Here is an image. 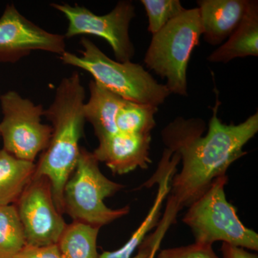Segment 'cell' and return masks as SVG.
Returning <instances> with one entry per match:
<instances>
[{
  "mask_svg": "<svg viewBox=\"0 0 258 258\" xmlns=\"http://www.w3.org/2000/svg\"><path fill=\"white\" fill-rule=\"evenodd\" d=\"M217 99L206 135L200 118H176L162 131L166 149L178 154L181 171L171 179L166 211L176 217L200 198L217 178L226 175L235 161L247 154L243 149L258 132V113L239 124H226L217 116Z\"/></svg>",
  "mask_w": 258,
  "mask_h": 258,
  "instance_id": "1",
  "label": "cell"
},
{
  "mask_svg": "<svg viewBox=\"0 0 258 258\" xmlns=\"http://www.w3.org/2000/svg\"><path fill=\"white\" fill-rule=\"evenodd\" d=\"M85 99L86 91L81 77L74 72L60 81L53 101L44 111V116L52 123V135L36 164L34 176H45L50 181L54 203L61 214L64 186L74 171L81 152L79 142L86 122Z\"/></svg>",
  "mask_w": 258,
  "mask_h": 258,
  "instance_id": "2",
  "label": "cell"
},
{
  "mask_svg": "<svg viewBox=\"0 0 258 258\" xmlns=\"http://www.w3.org/2000/svg\"><path fill=\"white\" fill-rule=\"evenodd\" d=\"M80 44L83 47L81 56L66 51L60 60L87 71L93 81L108 91L126 101L157 108L170 96L166 85L158 83L141 64L112 60L86 37Z\"/></svg>",
  "mask_w": 258,
  "mask_h": 258,
  "instance_id": "3",
  "label": "cell"
},
{
  "mask_svg": "<svg viewBox=\"0 0 258 258\" xmlns=\"http://www.w3.org/2000/svg\"><path fill=\"white\" fill-rule=\"evenodd\" d=\"M203 35L198 8L186 9L152 35L144 62L149 69L166 80L169 92L186 96L188 63Z\"/></svg>",
  "mask_w": 258,
  "mask_h": 258,
  "instance_id": "4",
  "label": "cell"
},
{
  "mask_svg": "<svg viewBox=\"0 0 258 258\" xmlns=\"http://www.w3.org/2000/svg\"><path fill=\"white\" fill-rule=\"evenodd\" d=\"M227 175L217 178L210 187L188 207L183 222L191 229L195 242L212 245L222 241L244 249L258 250L257 232L241 222L233 205L227 201Z\"/></svg>",
  "mask_w": 258,
  "mask_h": 258,
  "instance_id": "5",
  "label": "cell"
},
{
  "mask_svg": "<svg viewBox=\"0 0 258 258\" xmlns=\"http://www.w3.org/2000/svg\"><path fill=\"white\" fill-rule=\"evenodd\" d=\"M93 153L81 149L79 160L72 176L64 186L63 212L74 221L101 227L125 216L128 207L111 209L105 199L118 192L123 185L114 182L101 172Z\"/></svg>",
  "mask_w": 258,
  "mask_h": 258,
  "instance_id": "6",
  "label": "cell"
},
{
  "mask_svg": "<svg viewBox=\"0 0 258 258\" xmlns=\"http://www.w3.org/2000/svg\"><path fill=\"white\" fill-rule=\"evenodd\" d=\"M3 118L0 137L3 149L22 160L34 162L46 149L52 135V127L42 123L43 106L35 104L15 91L0 95Z\"/></svg>",
  "mask_w": 258,
  "mask_h": 258,
  "instance_id": "7",
  "label": "cell"
},
{
  "mask_svg": "<svg viewBox=\"0 0 258 258\" xmlns=\"http://www.w3.org/2000/svg\"><path fill=\"white\" fill-rule=\"evenodd\" d=\"M60 12L69 21L64 38L81 35L101 37L111 45L117 61H131L135 55V48L129 35V27L136 16L135 8L131 1L118 2L108 14L98 15L85 7L68 3L50 5Z\"/></svg>",
  "mask_w": 258,
  "mask_h": 258,
  "instance_id": "8",
  "label": "cell"
},
{
  "mask_svg": "<svg viewBox=\"0 0 258 258\" xmlns=\"http://www.w3.org/2000/svg\"><path fill=\"white\" fill-rule=\"evenodd\" d=\"M15 204L27 244H57L68 225L54 203L47 178L33 176Z\"/></svg>",
  "mask_w": 258,
  "mask_h": 258,
  "instance_id": "9",
  "label": "cell"
},
{
  "mask_svg": "<svg viewBox=\"0 0 258 258\" xmlns=\"http://www.w3.org/2000/svg\"><path fill=\"white\" fill-rule=\"evenodd\" d=\"M37 50L61 55L66 38L32 23L15 5H7L0 17V62L15 63Z\"/></svg>",
  "mask_w": 258,
  "mask_h": 258,
  "instance_id": "10",
  "label": "cell"
},
{
  "mask_svg": "<svg viewBox=\"0 0 258 258\" xmlns=\"http://www.w3.org/2000/svg\"><path fill=\"white\" fill-rule=\"evenodd\" d=\"M93 152L97 160L105 164L114 174H127L137 168L146 169L152 162L149 157L151 134L117 133L98 140Z\"/></svg>",
  "mask_w": 258,
  "mask_h": 258,
  "instance_id": "11",
  "label": "cell"
},
{
  "mask_svg": "<svg viewBox=\"0 0 258 258\" xmlns=\"http://www.w3.org/2000/svg\"><path fill=\"white\" fill-rule=\"evenodd\" d=\"M249 3V0L198 1L205 41L218 45L228 39L242 22Z\"/></svg>",
  "mask_w": 258,
  "mask_h": 258,
  "instance_id": "12",
  "label": "cell"
},
{
  "mask_svg": "<svg viewBox=\"0 0 258 258\" xmlns=\"http://www.w3.org/2000/svg\"><path fill=\"white\" fill-rule=\"evenodd\" d=\"M179 157L176 154H174L171 157L169 154H163L157 172L154 174V177L148 182L150 185L155 182H159V186L157 198L147 216L123 247L115 251H105L103 253L99 254V258H131L132 257L134 251L138 248L145 240L146 235L148 232L157 225L159 222L163 202L170 191L171 179L175 174L176 166L179 164Z\"/></svg>",
  "mask_w": 258,
  "mask_h": 258,
  "instance_id": "13",
  "label": "cell"
},
{
  "mask_svg": "<svg viewBox=\"0 0 258 258\" xmlns=\"http://www.w3.org/2000/svg\"><path fill=\"white\" fill-rule=\"evenodd\" d=\"M249 56H258V2L254 0H249L248 8L238 28L208 59L215 63H227L234 59Z\"/></svg>",
  "mask_w": 258,
  "mask_h": 258,
  "instance_id": "14",
  "label": "cell"
},
{
  "mask_svg": "<svg viewBox=\"0 0 258 258\" xmlns=\"http://www.w3.org/2000/svg\"><path fill=\"white\" fill-rule=\"evenodd\" d=\"M89 100L83 107L85 118L93 125L98 140L118 133L115 117L126 100L93 80L89 83Z\"/></svg>",
  "mask_w": 258,
  "mask_h": 258,
  "instance_id": "15",
  "label": "cell"
},
{
  "mask_svg": "<svg viewBox=\"0 0 258 258\" xmlns=\"http://www.w3.org/2000/svg\"><path fill=\"white\" fill-rule=\"evenodd\" d=\"M36 164L0 150V206L18 202L35 174Z\"/></svg>",
  "mask_w": 258,
  "mask_h": 258,
  "instance_id": "16",
  "label": "cell"
},
{
  "mask_svg": "<svg viewBox=\"0 0 258 258\" xmlns=\"http://www.w3.org/2000/svg\"><path fill=\"white\" fill-rule=\"evenodd\" d=\"M100 228L74 221L67 225L57 242L63 258H99L97 238Z\"/></svg>",
  "mask_w": 258,
  "mask_h": 258,
  "instance_id": "17",
  "label": "cell"
},
{
  "mask_svg": "<svg viewBox=\"0 0 258 258\" xmlns=\"http://www.w3.org/2000/svg\"><path fill=\"white\" fill-rule=\"evenodd\" d=\"M157 111V107L125 101L115 117L117 131L125 134H151L156 125L154 115Z\"/></svg>",
  "mask_w": 258,
  "mask_h": 258,
  "instance_id": "18",
  "label": "cell"
},
{
  "mask_svg": "<svg viewBox=\"0 0 258 258\" xmlns=\"http://www.w3.org/2000/svg\"><path fill=\"white\" fill-rule=\"evenodd\" d=\"M27 245L15 205L0 206V258H15Z\"/></svg>",
  "mask_w": 258,
  "mask_h": 258,
  "instance_id": "19",
  "label": "cell"
},
{
  "mask_svg": "<svg viewBox=\"0 0 258 258\" xmlns=\"http://www.w3.org/2000/svg\"><path fill=\"white\" fill-rule=\"evenodd\" d=\"M141 3L147 12L148 30L152 35L186 10L179 0H142Z\"/></svg>",
  "mask_w": 258,
  "mask_h": 258,
  "instance_id": "20",
  "label": "cell"
},
{
  "mask_svg": "<svg viewBox=\"0 0 258 258\" xmlns=\"http://www.w3.org/2000/svg\"><path fill=\"white\" fill-rule=\"evenodd\" d=\"M155 258H219L212 245L197 243L164 249Z\"/></svg>",
  "mask_w": 258,
  "mask_h": 258,
  "instance_id": "21",
  "label": "cell"
},
{
  "mask_svg": "<svg viewBox=\"0 0 258 258\" xmlns=\"http://www.w3.org/2000/svg\"><path fill=\"white\" fill-rule=\"evenodd\" d=\"M166 231L167 230L166 229L157 226V229L153 235L145 238L139 246L137 254L131 258H150L153 254L157 253L161 240L164 238Z\"/></svg>",
  "mask_w": 258,
  "mask_h": 258,
  "instance_id": "22",
  "label": "cell"
},
{
  "mask_svg": "<svg viewBox=\"0 0 258 258\" xmlns=\"http://www.w3.org/2000/svg\"><path fill=\"white\" fill-rule=\"evenodd\" d=\"M15 258H63L57 244L32 246L27 244Z\"/></svg>",
  "mask_w": 258,
  "mask_h": 258,
  "instance_id": "23",
  "label": "cell"
},
{
  "mask_svg": "<svg viewBox=\"0 0 258 258\" xmlns=\"http://www.w3.org/2000/svg\"><path fill=\"white\" fill-rule=\"evenodd\" d=\"M221 251L224 258H258L257 254L230 244L222 243Z\"/></svg>",
  "mask_w": 258,
  "mask_h": 258,
  "instance_id": "24",
  "label": "cell"
},
{
  "mask_svg": "<svg viewBox=\"0 0 258 258\" xmlns=\"http://www.w3.org/2000/svg\"><path fill=\"white\" fill-rule=\"evenodd\" d=\"M156 254H157V253H154L152 254V256H151V257L150 258H155L156 257Z\"/></svg>",
  "mask_w": 258,
  "mask_h": 258,
  "instance_id": "25",
  "label": "cell"
},
{
  "mask_svg": "<svg viewBox=\"0 0 258 258\" xmlns=\"http://www.w3.org/2000/svg\"><path fill=\"white\" fill-rule=\"evenodd\" d=\"M0 95H1V93H0Z\"/></svg>",
  "mask_w": 258,
  "mask_h": 258,
  "instance_id": "26",
  "label": "cell"
}]
</instances>
